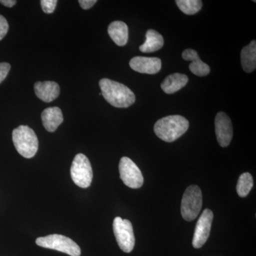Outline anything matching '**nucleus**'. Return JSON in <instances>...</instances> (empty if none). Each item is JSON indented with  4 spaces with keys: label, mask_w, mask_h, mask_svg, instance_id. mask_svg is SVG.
Here are the masks:
<instances>
[{
    "label": "nucleus",
    "mask_w": 256,
    "mask_h": 256,
    "mask_svg": "<svg viewBox=\"0 0 256 256\" xmlns=\"http://www.w3.org/2000/svg\"><path fill=\"white\" fill-rule=\"evenodd\" d=\"M10 68H11V66L10 64L6 62L0 63V84L3 82V80L8 76Z\"/></svg>",
    "instance_id": "23"
},
{
    "label": "nucleus",
    "mask_w": 256,
    "mask_h": 256,
    "mask_svg": "<svg viewBox=\"0 0 256 256\" xmlns=\"http://www.w3.org/2000/svg\"><path fill=\"white\" fill-rule=\"evenodd\" d=\"M176 4L183 13L188 15L196 14L202 8L200 0H176Z\"/></svg>",
    "instance_id": "20"
},
{
    "label": "nucleus",
    "mask_w": 256,
    "mask_h": 256,
    "mask_svg": "<svg viewBox=\"0 0 256 256\" xmlns=\"http://www.w3.org/2000/svg\"><path fill=\"white\" fill-rule=\"evenodd\" d=\"M120 176L128 188H139L144 183L142 172L137 164L127 156L121 158L119 164Z\"/></svg>",
    "instance_id": "8"
},
{
    "label": "nucleus",
    "mask_w": 256,
    "mask_h": 256,
    "mask_svg": "<svg viewBox=\"0 0 256 256\" xmlns=\"http://www.w3.org/2000/svg\"><path fill=\"white\" fill-rule=\"evenodd\" d=\"M70 176L74 182L79 188H88L92 184V170L90 161L84 154H78L74 158L70 168Z\"/></svg>",
    "instance_id": "6"
},
{
    "label": "nucleus",
    "mask_w": 256,
    "mask_h": 256,
    "mask_svg": "<svg viewBox=\"0 0 256 256\" xmlns=\"http://www.w3.org/2000/svg\"><path fill=\"white\" fill-rule=\"evenodd\" d=\"M109 36L112 41L119 46H124L128 41V28L124 22L114 21L109 25L108 28Z\"/></svg>",
    "instance_id": "15"
},
{
    "label": "nucleus",
    "mask_w": 256,
    "mask_h": 256,
    "mask_svg": "<svg viewBox=\"0 0 256 256\" xmlns=\"http://www.w3.org/2000/svg\"><path fill=\"white\" fill-rule=\"evenodd\" d=\"M34 92L38 98L44 102H50L60 96V87L54 82H36L34 84Z\"/></svg>",
    "instance_id": "12"
},
{
    "label": "nucleus",
    "mask_w": 256,
    "mask_h": 256,
    "mask_svg": "<svg viewBox=\"0 0 256 256\" xmlns=\"http://www.w3.org/2000/svg\"><path fill=\"white\" fill-rule=\"evenodd\" d=\"M163 46V36L156 30H150L146 33V41L140 46V50L143 53H152L160 50Z\"/></svg>",
    "instance_id": "17"
},
{
    "label": "nucleus",
    "mask_w": 256,
    "mask_h": 256,
    "mask_svg": "<svg viewBox=\"0 0 256 256\" xmlns=\"http://www.w3.org/2000/svg\"><path fill=\"white\" fill-rule=\"evenodd\" d=\"M0 3L6 8H13L16 4V1L15 0H0Z\"/></svg>",
    "instance_id": "25"
},
{
    "label": "nucleus",
    "mask_w": 256,
    "mask_h": 256,
    "mask_svg": "<svg viewBox=\"0 0 256 256\" xmlns=\"http://www.w3.org/2000/svg\"><path fill=\"white\" fill-rule=\"evenodd\" d=\"M101 95L111 106L126 108L136 102L134 92L120 82L108 78L101 79L99 82Z\"/></svg>",
    "instance_id": "1"
},
{
    "label": "nucleus",
    "mask_w": 256,
    "mask_h": 256,
    "mask_svg": "<svg viewBox=\"0 0 256 256\" xmlns=\"http://www.w3.org/2000/svg\"><path fill=\"white\" fill-rule=\"evenodd\" d=\"M215 131L217 140L222 148L228 146L233 138L232 120L223 112L217 114L215 118Z\"/></svg>",
    "instance_id": "10"
},
{
    "label": "nucleus",
    "mask_w": 256,
    "mask_h": 256,
    "mask_svg": "<svg viewBox=\"0 0 256 256\" xmlns=\"http://www.w3.org/2000/svg\"><path fill=\"white\" fill-rule=\"evenodd\" d=\"M42 120L45 129L48 132H53L63 122L64 116L60 108L50 107L42 112Z\"/></svg>",
    "instance_id": "14"
},
{
    "label": "nucleus",
    "mask_w": 256,
    "mask_h": 256,
    "mask_svg": "<svg viewBox=\"0 0 256 256\" xmlns=\"http://www.w3.org/2000/svg\"><path fill=\"white\" fill-rule=\"evenodd\" d=\"M97 2L96 0H79L78 3L84 10H88L92 8Z\"/></svg>",
    "instance_id": "24"
},
{
    "label": "nucleus",
    "mask_w": 256,
    "mask_h": 256,
    "mask_svg": "<svg viewBox=\"0 0 256 256\" xmlns=\"http://www.w3.org/2000/svg\"><path fill=\"white\" fill-rule=\"evenodd\" d=\"M214 220V214L212 210L206 208L196 224L194 234L192 245L194 248H200L208 240Z\"/></svg>",
    "instance_id": "9"
},
{
    "label": "nucleus",
    "mask_w": 256,
    "mask_h": 256,
    "mask_svg": "<svg viewBox=\"0 0 256 256\" xmlns=\"http://www.w3.org/2000/svg\"><path fill=\"white\" fill-rule=\"evenodd\" d=\"M190 122L181 116H170L156 121L154 130L156 136L164 142H172L188 131Z\"/></svg>",
    "instance_id": "2"
},
{
    "label": "nucleus",
    "mask_w": 256,
    "mask_h": 256,
    "mask_svg": "<svg viewBox=\"0 0 256 256\" xmlns=\"http://www.w3.org/2000/svg\"><path fill=\"white\" fill-rule=\"evenodd\" d=\"M254 186V178L248 172L244 173L239 176L237 183L236 191L238 196L246 197L248 195Z\"/></svg>",
    "instance_id": "19"
},
{
    "label": "nucleus",
    "mask_w": 256,
    "mask_h": 256,
    "mask_svg": "<svg viewBox=\"0 0 256 256\" xmlns=\"http://www.w3.org/2000/svg\"><path fill=\"white\" fill-rule=\"evenodd\" d=\"M242 68L246 73H252L256 68V42L244 47L240 54Z\"/></svg>",
    "instance_id": "18"
},
{
    "label": "nucleus",
    "mask_w": 256,
    "mask_h": 256,
    "mask_svg": "<svg viewBox=\"0 0 256 256\" xmlns=\"http://www.w3.org/2000/svg\"><path fill=\"white\" fill-rule=\"evenodd\" d=\"M201 188L196 185H191L184 193L181 204V213L183 218L188 222L196 220L201 212L202 205Z\"/></svg>",
    "instance_id": "4"
},
{
    "label": "nucleus",
    "mask_w": 256,
    "mask_h": 256,
    "mask_svg": "<svg viewBox=\"0 0 256 256\" xmlns=\"http://www.w3.org/2000/svg\"><path fill=\"white\" fill-rule=\"evenodd\" d=\"M57 3V0H42L41 6L44 12L52 14L54 12Z\"/></svg>",
    "instance_id": "21"
},
{
    "label": "nucleus",
    "mask_w": 256,
    "mask_h": 256,
    "mask_svg": "<svg viewBox=\"0 0 256 256\" xmlns=\"http://www.w3.org/2000/svg\"><path fill=\"white\" fill-rule=\"evenodd\" d=\"M12 140L16 151L24 158H32L38 149V140L34 131L26 126H20L12 132Z\"/></svg>",
    "instance_id": "3"
},
{
    "label": "nucleus",
    "mask_w": 256,
    "mask_h": 256,
    "mask_svg": "<svg viewBox=\"0 0 256 256\" xmlns=\"http://www.w3.org/2000/svg\"><path fill=\"white\" fill-rule=\"evenodd\" d=\"M36 244L45 248L58 250L70 256H80L82 254L80 247L76 242L60 234H52L45 237H40L36 239Z\"/></svg>",
    "instance_id": "5"
},
{
    "label": "nucleus",
    "mask_w": 256,
    "mask_h": 256,
    "mask_svg": "<svg viewBox=\"0 0 256 256\" xmlns=\"http://www.w3.org/2000/svg\"><path fill=\"white\" fill-rule=\"evenodd\" d=\"M188 77L182 74H171L162 82L161 87L165 94H173L188 84Z\"/></svg>",
    "instance_id": "16"
},
{
    "label": "nucleus",
    "mask_w": 256,
    "mask_h": 256,
    "mask_svg": "<svg viewBox=\"0 0 256 256\" xmlns=\"http://www.w3.org/2000/svg\"><path fill=\"white\" fill-rule=\"evenodd\" d=\"M130 66L138 73L156 74L162 68V62L156 57L136 56L130 62Z\"/></svg>",
    "instance_id": "11"
},
{
    "label": "nucleus",
    "mask_w": 256,
    "mask_h": 256,
    "mask_svg": "<svg viewBox=\"0 0 256 256\" xmlns=\"http://www.w3.org/2000/svg\"><path fill=\"white\" fill-rule=\"evenodd\" d=\"M112 227L120 248L124 252H132L136 244V238L131 222L118 216L114 218Z\"/></svg>",
    "instance_id": "7"
},
{
    "label": "nucleus",
    "mask_w": 256,
    "mask_h": 256,
    "mask_svg": "<svg viewBox=\"0 0 256 256\" xmlns=\"http://www.w3.org/2000/svg\"><path fill=\"white\" fill-rule=\"evenodd\" d=\"M9 30V24L6 18L2 15H0V41L4 38Z\"/></svg>",
    "instance_id": "22"
},
{
    "label": "nucleus",
    "mask_w": 256,
    "mask_h": 256,
    "mask_svg": "<svg viewBox=\"0 0 256 256\" xmlns=\"http://www.w3.org/2000/svg\"><path fill=\"white\" fill-rule=\"evenodd\" d=\"M182 58L185 60L191 62L190 69L192 73L198 76H205L210 73V68L206 64L202 62L196 50L188 48L184 50Z\"/></svg>",
    "instance_id": "13"
}]
</instances>
